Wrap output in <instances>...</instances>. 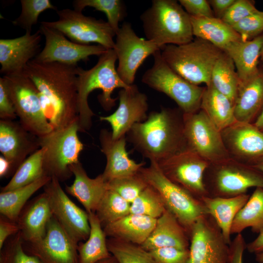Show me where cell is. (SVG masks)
Wrapping results in <instances>:
<instances>
[{"instance_id": "cell-1", "label": "cell", "mask_w": 263, "mask_h": 263, "mask_svg": "<svg viewBox=\"0 0 263 263\" xmlns=\"http://www.w3.org/2000/svg\"><path fill=\"white\" fill-rule=\"evenodd\" d=\"M77 66L33 59L23 72L38 88L44 113L53 130L66 127L78 119Z\"/></svg>"}, {"instance_id": "cell-2", "label": "cell", "mask_w": 263, "mask_h": 263, "mask_svg": "<svg viewBox=\"0 0 263 263\" xmlns=\"http://www.w3.org/2000/svg\"><path fill=\"white\" fill-rule=\"evenodd\" d=\"M183 114L179 108L162 107L134 124L126 139L143 156L157 163L187 148Z\"/></svg>"}, {"instance_id": "cell-3", "label": "cell", "mask_w": 263, "mask_h": 263, "mask_svg": "<svg viewBox=\"0 0 263 263\" xmlns=\"http://www.w3.org/2000/svg\"><path fill=\"white\" fill-rule=\"evenodd\" d=\"M116 60L114 50L110 49L99 56L97 63L91 69L85 70L77 67L79 132L87 131L92 126V118L94 114L88 101L91 92L96 89L102 90V93L98 96V100L103 108L109 111L115 105L118 99L112 97L114 90L126 89L131 86L125 83L119 76L115 68Z\"/></svg>"}, {"instance_id": "cell-4", "label": "cell", "mask_w": 263, "mask_h": 263, "mask_svg": "<svg viewBox=\"0 0 263 263\" xmlns=\"http://www.w3.org/2000/svg\"><path fill=\"white\" fill-rule=\"evenodd\" d=\"M140 19L147 39L161 48L166 45L184 44L194 39L190 16L177 0H152Z\"/></svg>"}, {"instance_id": "cell-5", "label": "cell", "mask_w": 263, "mask_h": 263, "mask_svg": "<svg viewBox=\"0 0 263 263\" xmlns=\"http://www.w3.org/2000/svg\"><path fill=\"white\" fill-rule=\"evenodd\" d=\"M162 58L176 74L198 85L211 83V75L223 51L210 42L196 38L180 45H166L161 49Z\"/></svg>"}, {"instance_id": "cell-6", "label": "cell", "mask_w": 263, "mask_h": 263, "mask_svg": "<svg viewBox=\"0 0 263 263\" xmlns=\"http://www.w3.org/2000/svg\"><path fill=\"white\" fill-rule=\"evenodd\" d=\"M204 184L208 197H232L246 193L250 188H263V172L228 158L209 164Z\"/></svg>"}, {"instance_id": "cell-7", "label": "cell", "mask_w": 263, "mask_h": 263, "mask_svg": "<svg viewBox=\"0 0 263 263\" xmlns=\"http://www.w3.org/2000/svg\"><path fill=\"white\" fill-rule=\"evenodd\" d=\"M139 173L158 192L166 209L176 217L189 236L196 221L207 214L201 200L169 181L155 162H150L149 167H142Z\"/></svg>"}, {"instance_id": "cell-8", "label": "cell", "mask_w": 263, "mask_h": 263, "mask_svg": "<svg viewBox=\"0 0 263 263\" xmlns=\"http://www.w3.org/2000/svg\"><path fill=\"white\" fill-rule=\"evenodd\" d=\"M78 119L70 125L38 137L40 148L44 150V172L60 182L69 179L73 175L70 166L79 161L78 157L83 149L79 140Z\"/></svg>"}, {"instance_id": "cell-9", "label": "cell", "mask_w": 263, "mask_h": 263, "mask_svg": "<svg viewBox=\"0 0 263 263\" xmlns=\"http://www.w3.org/2000/svg\"><path fill=\"white\" fill-rule=\"evenodd\" d=\"M152 56L153 65L143 75L142 82L171 98L184 113L199 111L205 88L188 82L174 72L162 58L160 50Z\"/></svg>"}, {"instance_id": "cell-10", "label": "cell", "mask_w": 263, "mask_h": 263, "mask_svg": "<svg viewBox=\"0 0 263 263\" xmlns=\"http://www.w3.org/2000/svg\"><path fill=\"white\" fill-rule=\"evenodd\" d=\"M3 76L22 127L38 137L51 132L53 128L45 116L40 93L34 82L23 73Z\"/></svg>"}, {"instance_id": "cell-11", "label": "cell", "mask_w": 263, "mask_h": 263, "mask_svg": "<svg viewBox=\"0 0 263 263\" xmlns=\"http://www.w3.org/2000/svg\"><path fill=\"white\" fill-rule=\"evenodd\" d=\"M58 19L42 21L40 24L61 32L71 41L80 44L96 43L107 49H113L115 33L107 21L84 15L69 8L57 10Z\"/></svg>"}, {"instance_id": "cell-12", "label": "cell", "mask_w": 263, "mask_h": 263, "mask_svg": "<svg viewBox=\"0 0 263 263\" xmlns=\"http://www.w3.org/2000/svg\"><path fill=\"white\" fill-rule=\"evenodd\" d=\"M184 134L187 148L209 163L230 158L219 131L201 109L184 113Z\"/></svg>"}, {"instance_id": "cell-13", "label": "cell", "mask_w": 263, "mask_h": 263, "mask_svg": "<svg viewBox=\"0 0 263 263\" xmlns=\"http://www.w3.org/2000/svg\"><path fill=\"white\" fill-rule=\"evenodd\" d=\"M209 164L188 148L156 163L169 181L199 199L207 196L204 175Z\"/></svg>"}, {"instance_id": "cell-14", "label": "cell", "mask_w": 263, "mask_h": 263, "mask_svg": "<svg viewBox=\"0 0 263 263\" xmlns=\"http://www.w3.org/2000/svg\"><path fill=\"white\" fill-rule=\"evenodd\" d=\"M189 239L188 263H228L229 245L210 215H204L196 221Z\"/></svg>"}, {"instance_id": "cell-15", "label": "cell", "mask_w": 263, "mask_h": 263, "mask_svg": "<svg viewBox=\"0 0 263 263\" xmlns=\"http://www.w3.org/2000/svg\"><path fill=\"white\" fill-rule=\"evenodd\" d=\"M115 36L113 49L118 60L117 73L125 83L131 85L146 58L161 48L150 40L139 38L128 22L122 24Z\"/></svg>"}, {"instance_id": "cell-16", "label": "cell", "mask_w": 263, "mask_h": 263, "mask_svg": "<svg viewBox=\"0 0 263 263\" xmlns=\"http://www.w3.org/2000/svg\"><path fill=\"white\" fill-rule=\"evenodd\" d=\"M45 39L43 49L34 60L43 63L57 62L70 66H77L80 61H87L91 56H100L108 50L97 45H83L67 39L57 30L40 24L39 27Z\"/></svg>"}, {"instance_id": "cell-17", "label": "cell", "mask_w": 263, "mask_h": 263, "mask_svg": "<svg viewBox=\"0 0 263 263\" xmlns=\"http://www.w3.org/2000/svg\"><path fill=\"white\" fill-rule=\"evenodd\" d=\"M43 188L53 216L76 243L86 241L91 230L86 211L78 207L68 197L56 178L52 177Z\"/></svg>"}, {"instance_id": "cell-18", "label": "cell", "mask_w": 263, "mask_h": 263, "mask_svg": "<svg viewBox=\"0 0 263 263\" xmlns=\"http://www.w3.org/2000/svg\"><path fill=\"white\" fill-rule=\"evenodd\" d=\"M78 244L53 216L43 238L35 243L23 242V246L26 253L42 263H78Z\"/></svg>"}, {"instance_id": "cell-19", "label": "cell", "mask_w": 263, "mask_h": 263, "mask_svg": "<svg viewBox=\"0 0 263 263\" xmlns=\"http://www.w3.org/2000/svg\"><path fill=\"white\" fill-rule=\"evenodd\" d=\"M221 135L230 158L252 166L263 157V132L253 124L236 121Z\"/></svg>"}, {"instance_id": "cell-20", "label": "cell", "mask_w": 263, "mask_h": 263, "mask_svg": "<svg viewBox=\"0 0 263 263\" xmlns=\"http://www.w3.org/2000/svg\"><path fill=\"white\" fill-rule=\"evenodd\" d=\"M117 98L119 105L116 110L108 116L99 117L101 121L110 125L114 139L126 136L134 124L144 121L148 117L147 96L141 92L135 84L121 89Z\"/></svg>"}, {"instance_id": "cell-21", "label": "cell", "mask_w": 263, "mask_h": 263, "mask_svg": "<svg viewBox=\"0 0 263 263\" xmlns=\"http://www.w3.org/2000/svg\"><path fill=\"white\" fill-rule=\"evenodd\" d=\"M39 148L38 137L25 129L19 122L0 120V151L10 163L13 175L27 156Z\"/></svg>"}, {"instance_id": "cell-22", "label": "cell", "mask_w": 263, "mask_h": 263, "mask_svg": "<svg viewBox=\"0 0 263 263\" xmlns=\"http://www.w3.org/2000/svg\"><path fill=\"white\" fill-rule=\"evenodd\" d=\"M42 34L25 32L20 37L0 39V72L4 75L23 73L28 63L39 54Z\"/></svg>"}, {"instance_id": "cell-23", "label": "cell", "mask_w": 263, "mask_h": 263, "mask_svg": "<svg viewBox=\"0 0 263 263\" xmlns=\"http://www.w3.org/2000/svg\"><path fill=\"white\" fill-rule=\"evenodd\" d=\"M99 139L101 150L106 159L105 168L102 174L108 182L135 175L145 165L144 162L138 163L129 157L126 149V136L114 139L111 132L103 129L100 132Z\"/></svg>"}, {"instance_id": "cell-24", "label": "cell", "mask_w": 263, "mask_h": 263, "mask_svg": "<svg viewBox=\"0 0 263 263\" xmlns=\"http://www.w3.org/2000/svg\"><path fill=\"white\" fill-rule=\"evenodd\" d=\"M70 169L75 179L71 185L66 186V192L76 198L87 213L95 212L108 189V182L102 173L94 178L89 177L80 162L71 165Z\"/></svg>"}, {"instance_id": "cell-25", "label": "cell", "mask_w": 263, "mask_h": 263, "mask_svg": "<svg viewBox=\"0 0 263 263\" xmlns=\"http://www.w3.org/2000/svg\"><path fill=\"white\" fill-rule=\"evenodd\" d=\"M53 216L45 192L32 199L24 207L17 222L23 242L35 243L42 239Z\"/></svg>"}, {"instance_id": "cell-26", "label": "cell", "mask_w": 263, "mask_h": 263, "mask_svg": "<svg viewBox=\"0 0 263 263\" xmlns=\"http://www.w3.org/2000/svg\"><path fill=\"white\" fill-rule=\"evenodd\" d=\"M189 236L176 217L166 209L157 219L152 231L141 245L148 251L164 247L188 249Z\"/></svg>"}, {"instance_id": "cell-27", "label": "cell", "mask_w": 263, "mask_h": 263, "mask_svg": "<svg viewBox=\"0 0 263 263\" xmlns=\"http://www.w3.org/2000/svg\"><path fill=\"white\" fill-rule=\"evenodd\" d=\"M263 46V35H260L251 40L244 41L241 39L233 42L224 50L233 61L240 86L249 81L259 73L258 61Z\"/></svg>"}, {"instance_id": "cell-28", "label": "cell", "mask_w": 263, "mask_h": 263, "mask_svg": "<svg viewBox=\"0 0 263 263\" xmlns=\"http://www.w3.org/2000/svg\"><path fill=\"white\" fill-rule=\"evenodd\" d=\"M263 107V71L239 86L234 104L236 121L253 124Z\"/></svg>"}, {"instance_id": "cell-29", "label": "cell", "mask_w": 263, "mask_h": 263, "mask_svg": "<svg viewBox=\"0 0 263 263\" xmlns=\"http://www.w3.org/2000/svg\"><path fill=\"white\" fill-rule=\"evenodd\" d=\"M157 219L130 213L121 219L106 225L107 236L141 245L148 239Z\"/></svg>"}, {"instance_id": "cell-30", "label": "cell", "mask_w": 263, "mask_h": 263, "mask_svg": "<svg viewBox=\"0 0 263 263\" xmlns=\"http://www.w3.org/2000/svg\"><path fill=\"white\" fill-rule=\"evenodd\" d=\"M249 197V194L244 193L229 198L205 196L201 199L207 214L214 219L229 245L232 242L230 231L233 220Z\"/></svg>"}, {"instance_id": "cell-31", "label": "cell", "mask_w": 263, "mask_h": 263, "mask_svg": "<svg viewBox=\"0 0 263 263\" xmlns=\"http://www.w3.org/2000/svg\"><path fill=\"white\" fill-rule=\"evenodd\" d=\"M193 36L224 51L230 43L241 39L233 27L222 19L190 16Z\"/></svg>"}, {"instance_id": "cell-32", "label": "cell", "mask_w": 263, "mask_h": 263, "mask_svg": "<svg viewBox=\"0 0 263 263\" xmlns=\"http://www.w3.org/2000/svg\"><path fill=\"white\" fill-rule=\"evenodd\" d=\"M200 109L221 132L236 121L230 100L211 84L204 88Z\"/></svg>"}, {"instance_id": "cell-33", "label": "cell", "mask_w": 263, "mask_h": 263, "mask_svg": "<svg viewBox=\"0 0 263 263\" xmlns=\"http://www.w3.org/2000/svg\"><path fill=\"white\" fill-rule=\"evenodd\" d=\"M90 233L85 242L78 243V263H97L112 256L106 235L95 212L88 213Z\"/></svg>"}, {"instance_id": "cell-34", "label": "cell", "mask_w": 263, "mask_h": 263, "mask_svg": "<svg viewBox=\"0 0 263 263\" xmlns=\"http://www.w3.org/2000/svg\"><path fill=\"white\" fill-rule=\"evenodd\" d=\"M52 179L44 174L33 183L24 187L0 193V215L16 222L29 198L44 187Z\"/></svg>"}, {"instance_id": "cell-35", "label": "cell", "mask_w": 263, "mask_h": 263, "mask_svg": "<svg viewBox=\"0 0 263 263\" xmlns=\"http://www.w3.org/2000/svg\"><path fill=\"white\" fill-rule=\"evenodd\" d=\"M251 227L254 233L263 230V188L255 190L235 217L231 228V234H239L245 228Z\"/></svg>"}, {"instance_id": "cell-36", "label": "cell", "mask_w": 263, "mask_h": 263, "mask_svg": "<svg viewBox=\"0 0 263 263\" xmlns=\"http://www.w3.org/2000/svg\"><path fill=\"white\" fill-rule=\"evenodd\" d=\"M210 84L227 96L234 105L240 81L233 61L224 52L217 60L213 68Z\"/></svg>"}, {"instance_id": "cell-37", "label": "cell", "mask_w": 263, "mask_h": 263, "mask_svg": "<svg viewBox=\"0 0 263 263\" xmlns=\"http://www.w3.org/2000/svg\"><path fill=\"white\" fill-rule=\"evenodd\" d=\"M44 150L40 148L29 155L18 168L10 181L1 188V192L12 190L38 180L44 175Z\"/></svg>"}, {"instance_id": "cell-38", "label": "cell", "mask_w": 263, "mask_h": 263, "mask_svg": "<svg viewBox=\"0 0 263 263\" xmlns=\"http://www.w3.org/2000/svg\"><path fill=\"white\" fill-rule=\"evenodd\" d=\"M130 204L116 192L108 188L95 212L102 227L130 214Z\"/></svg>"}, {"instance_id": "cell-39", "label": "cell", "mask_w": 263, "mask_h": 263, "mask_svg": "<svg viewBox=\"0 0 263 263\" xmlns=\"http://www.w3.org/2000/svg\"><path fill=\"white\" fill-rule=\"evenodd\" d=\"M108 249L119 263H156L150 253L140 245L110 238Z\"/></svg>"}, {"instance_id": "cell-40", "label": "cell", "mask_w": 263, "mask_h": 263, "mask_svg": "<svg viewBox=\"0 0 263 263\" xmlns=\"http://www.w3.org/2000/svg\"><path fill=\"white\" fill-rule=\"evenodd\" d=\"M73 5L74 9L80 12L86 7H91L104 13L115 35L120 28L119 22L127 15L125 4L121 0H75Z\"/></svg>"}, {"instance_id": "cell-41", "label": "cell", "mask_w": 263, "mask_h": 263, "mask_svg": "<svg viewBox=\"0 0 263 263\" xmlns=\"http://www.w3.org/2000/svg\"><path fill=\"white\" fill-rule=\"evenodd\" d=\"M158 192L149 185L131 203L130 213L158 219L166 210Z\"/></svg>"}, {"instance_id": "cell-42", "label": "cell", "mask_w": 263, "mask_h": 263, "mask_svg": "<svg viewBox=\"0 0 263 263\" xmlns=\"http://www.w3.org/2000/svg\"><path fill=\"white\" fill-rule=\"evenodd\" d=\"M20 15L12 21L14 25L31 33L32 26L38 21L39 16L48 9L57 10L50 0H21Z\"/></svg>"}, {"instance_id": "cell-43", "label": "cell", "mask_w": 263, "mask_h": 263, "mask_svg": "<svg viewBox=\"0 0 263 263\" xmlns=\"http://www.w3.org/2000/svg\"><path fill=\"white\" fill-rule=\"evenodd\" d=\"M20 232L10 237L0 249V263H42L25 252Z\"/></svg>"}, {"instance_id": "cell-44", "label": "cell", "mask_w": 263, "mask_h": 263, "mask_svg": "<svg viewBox=\"0 0 263 263\" xmlns=\"http://www.w3.org/2000/svg\"><path fill=\"white\" fill-rule=\"evenodd\" d=\"M148 186L139 173L108 182V188L113 190L130 204Z\"/></svg>"}, {"instance_id": "cell-45", "label": "cell", "mask_w": 263, "mask_h": 263, "mask_svg": "<svg viewBox=\"0 0 263 263\" xmlns=\"http://www.w3.org/2000/svg\"><path fill=\"white\" fill-rule=\"evenodd\" d=\"M242 40H251L263 32V12L258 11L244 18L232 26Z\"/></svg>"}, {"instance_id": "cell-46", "label": "cell", "mask_w": 263, "mask_h": 263, "mask_svg": "<svg viewBox=\"0 0 263 263\" xmlns=\"http://www.w3.org/2000/svg\"><path fill=\"white\" fill-rule=\"evenodd\" d=\"M258 11L252 1L235 0L221 19L232 26L244 18Z\"/></svg>"}, {"instance_id": "cell-47", "label": "cell", "mask_w": 263, "mask_h": 263, "mask_svg": "<svg viewBox=\"0 0 263 263\" xmlns=\"http://www.w3.org/2000/svg\"><path fill=\"white\" fill-rule=\"evenodd\" d=\"M149 252L156 263H188L189 249L164 247Z\"/></svg>"}, {"instance_id": "cell-48", "label": "cell", "mask_w": 263, "mask_h": 263, "mask_svg": "<svg viewBox=\"0 0 263 263\" xmlns=\"http://www.w3.org/2000/svg\"><path fill=\"white\" fill-rule=\"evenodd\" d=\"M17 117L13 101L10 95L7 82L2 76L0 77V118L2 120H14Z\"/></svg>"}, {"instance_id": "cell-49", "label": "cell", "mask_w": 263, "mask_h": 263, "mask_svg": "<svg viewBox=\"0 0 263 263\" xmlns=\"http://www.w3.org/2000/svg\"><path fill=\"white\" fill-rule=\"evenodd\" d=\"M178 1L190 16L195 17H215L208 0H179Z\"/></svg>"}, {"instance_id": "cell-50", "label": "cell", "mask_w": 263, "mask_h": 263, "mask_svg": "<svg viewBox=\"0 0 263 263\" xmlns=\"http://www.w3.org/2000/svg\"><path fill=\"white\" fill-rule=\"evenodd\" d=\"M246 248V244L242 234H237L229 245L228 263H243V254Z\"/></svg>"}, {"instance_id": "cell-51", "label": "cell", "mask_w": 263, "mask_h": 263, "mask_svg": "<svg viewBox=\"0 0 263 263\" xmlns=\"http://www.w3.org/2000/svg\"><path fill=\"white\" fill-rule=\"evenodd\" d=\"M20 231L17 222L11 221L0 215V249L6 241L11 237Z\"/></svg>"}, {"instance_id": "cell-52", "label": "cell", "mask_w": 263, "mask_h": 263, "mask_svg": "<svg viewBox=\"0 0 263 263\" xmlns=\"http://www.w3.org/2000/svg\"><path fill=\"white\" fill-rule=\"evenodd\" d=\"M235 0H210L208 2L215 17L222 19Z\"/></svg>"}, {"instance_id": "cell-53", "label": "cell", "mask_w": 263, "mask_h": 263, "mask_svg": "<svg viewBox=\"0 0 263 263\" xmlns=\"http://www.w3.org/2000/svg\"><path fill=\"white\" fill-rule=\"evenodd\" d=\"M246 249L249 252L255 254L263 252V230L255 239L246 244Z\"/></svg>"}, {"instance_id": "cell-54", "label": "cell", "mask_w": 263, "mask_h": 263, "mask_svg": "<svg viewBox=\"0 0 263 263\" xmlns=\"http://www.w3.org/2000/svg\"><path fill=\"white\" fill-rule=\"evenodd\" d=\"M11 166L9 162L2 155L0 156V177H8L12 175Z\"/></svg>"}, {"instance_id": "cell-55", "label": "cell", "mask_w": 263, "mask_h": 263, "mask_svg": "<svg viewBox=\"0 0 263 263\" xmlns=\"http://www.w3.org/2000/svg\"><path fill=\"white\" fill-rule=\"evenodd\" d=\"M253 124L263 132V107Z\"/></svg>"}, {"instance_id": "cell-56", "label": "cell", "mask_w": 263, "mask_h": 263, "mask_svg": "<svg viewBox=\"0 0 263 263\" xmlns=\"http://www.w3.org/2000/svg\"><path fill=\"white\" fill-rule=\"evenodd\" d=\"M252 167L263 172V157L260 159Z\"/></svg>"}, {"instance_id": "cell-57", "label": "cell", "mask_w": 263, "mask_h": 263, "mask_svg": "<svg viewBox=\"0 0 263 263\" xmlns=\"http://www.w3.org/2000/svg\"><path fill=\"white\" fill-rule=\"evenodd\" d=\"M97 263H119L116 259L113 256H111L108 258L102 260Z\"/></svg>"}, {"instance_id": "cell-58", "label": "cell", "mask_w": 263, "mask_h": 263, "mask_svg": "<svg viewBox=\"0 0 263 263\" xmlns=\"http://www.w3.org/2000/svg\"><path fill=\"white\" fill-rule=\"evenodd\" d=\"M256 261L259 263H263V252L255 254Z\"/></svg>"}, {"instance_id": "cell-59", "label": "cell", "mask_w": 263, "mask_h": 263, "mask_svg": "<svg viewBox=\"0 0 263 263\" xmlns=\"http://www.w3.org/2000/svg\"><path fill=\"white\" fill-rule=\"evenodd\" d=\"M260 58L262 60H263V46L261 49V53H260Z\"/></svg>"}]
</instances>
